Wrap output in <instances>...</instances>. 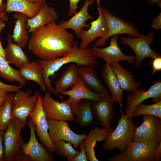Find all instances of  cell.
I'll list each match as a JSON object with an SVG mask.
<instances>
[{
  "instance_id": "obj_21",
  "label": "cell",
  "mask_w": 161,
  "mask_h": 161,
  "mask_svg": "<svg viewBox=\"0 0 161 161\" xmlns=\"http://www.w3.org/2000/svg\"><path fill=\"white\" fill-rule=\"evenodd\" d=\"M92 101L83 99L71 104L72 112L76 116L75 121L80 127L89 126L95 120L91 110Z\"/></svg>"
},
{
  "instance_id": "obj_46",
  "label": "cell",
  "mask_w": 161,
  "mask_h": 161,
  "mask_svg": "<svg viewBox=\"0 0 161 161\" xmlns=\"http://www.w3.org/2000/svg\"><path fill=\"white\" fill-rule=\"evenodd\" d=\"M5 13L0 14V19L3 20L4 22L8 21V18Z\"/></svg>"
},
{
  "instance_id": "obj_44",
  "label": "cell",
  "mask_w": 161,
  "mask_h": 161,
  "mask_svg": "<svg viewBox=\"0 0 161 161\" xmlns=\"http://www.w3.org/2000/svg\"><path fill=\"white\" fill-rule=\"evenodd\" d=\"M6 4L3 2V0H0V14L6 12Z\"/></svg>"
},
{
  "instance_id": "obj_29",
  "label": "cell",
  "mask_w": 161,
  "mask_h": 161,
  "mask_svg": "<svg viewBox=\"0 0 161 161\" xmlns=\"http://www.w3.org/2000/svg\"><path fill=\"white\" fill-rule=\"evenodd\" d=\"M6 12H16L26 15L29 18L35 16L42 4L34 3L27 0H7Z\"/></svg>"
},
{
  "instance_id": "obj_17",
  "label": "cell",
  "mask_w": 161,
  "mask_h": 161,
  "mask_svg": "<svg viewBox=\"0 0 161 161\" xmlns=\"http://www.w3.org/2000/svg\"><path fill=\"white\" fill-rule=\"evenodd\" d=\"M113 102L109 93L102 95L101 100L91 103V110L95 120L101 123L102 127L109 129L112 120Z\"/></svg>"
},
{
  "instance_id": "obj_15",
  "label": "cell",
  "mask_w": 161,
  "mask_h": 161,
  "mask_svg": "<svg viewBox=\"0 0 161 161\" xmlns=\"http://www.w3.org/2000/svg\"><path fill=\"white\" fill-rule=\"evenodd\" d=\"M41 97L40 94L35 109L28 117L35 125V130L39 140L49 151L53 153L55 151V147L49 135L48 123L43 108Z\"/></svg>"
},
{
  "instance_id": "obj_20",
  "label": "cell",
  "mask_w": 161,
  "mask_h": 161,
  "mask_svg": "<svg viewBox=\"0 0 161 161\" xmlns=\"http://www.w3.org/2000/svg\"><path fill=\"white\" fill-rule=\"evenodd\" d=\"M79 76L78 82L71 89L63 92L61 94L69 96L68 100L71 105L75 104L83 99L90 100L95 102L100 101L102 95L91 91Z\"/></svg>"
},
{
  "instance_id": "obj_33",
  "label": "cell",
  "mask_w": 161,
  "mask_h": 161,
  "mask_svg": "<svg viewBox=\"0 0 161 161\" xmlns=\"http://www.w3.org/2000/svg\"><path fill=\"white\" fill-rule=\"evenodd\" d=\"M55 149V152L59 156L67 158V160L72 161L77 156L80 151L75 150L69 142L64 140H59L53 143Z\"/></svg>"
},
{
  "instance_id": "obj_7",
  "label": "cell",
  "mask_w": 161,
  "mask_h": 161,
  "mask_svg": "<svg viewBox=\"0 0 161 161\" xmlns=\"http://www.w3.org/2000/svg\"><path fill=\"white\" fill-rule=\"evenodd\" d=\"M27 124L30 130V137L28 143L22 147V154L18 161H54L53 153L49 151L42 144H40L35 136V125L30 117Z\"/></svg>"
},
{
  "instance_id": "obj_14",
  "label": "cell",
  "mask_w": 161,
  "mask_h": 161,
  "mask_svg": "<svg viewBox=\"0 0 161 161\" xmlns=\"http://www.w3.org/2000/svg\"><path fill=\"white\" fill-rule=\"evenodd\" d=\"M109 38L110 45L105 47L100 48L95 44H92V48L94 57L95 58H102L108 64H111L122 61L133 64L136 59L135 56L126 55L122 52L117 42L120 38L119 35H113Z\"/></svg>"
},
{
  "instance_id": "obj_47",
  "label": "cell",
  "mask_w": 161,
  "mask_h": 161,
  "mask_svg": "<svg viewBox=\"0 0 161 161\" xmlns=\"http://www.w3.org/2000/svg\"><path fill=\"white\" fill-rule=\"evenodd\" d=\"M28 1L31 3H40L41 4H44L45 3V0H27Z\"/></svg>"
},
{
  "instance_id": "obj_43",
  "label": "cell",
  "mask_w": 161,
  "mask_h": 161,
  "mask_svg": "<svg viewBox=\"0 0 161 161\" xmlns=\"http://www.w3.org/2000/svg\"><path fill=\"white\" fill-rule=\"evenodd\" d=\"M155 161H160L161 160V142L159 143L154 153Z\"/></svg>"
},
{
  "instance_id": "obj_31",
  "label": "cell",
  "mask_w": 161,
  "mask_h": 161,
  "mask_svg": "<svg viewBox=\"0 0 161 161\" xmlns=\"http://www.w3.org/2000/svg\"><path fill=\"white\" fill-rule=\"evenodd\" d=\"M0 76L9 82L16 81L23 86L26 85V81L20 75L19 70L10 66L6 59L0 55Z\"/></svg>"
},
{
  "instance_id": "obj_28",
  "label": "cell",
  "mask_w": 161,
  "mask_h": 161,
  "mask_svg": "<svg viewBox=\"0 0 161 161\" xmlns=\"http://www.w3.org/2000/svg\"><path fill=\"white\" fill-rule=\"evenodd\" d=\"M13 16L16 20L12 35V38L14 41L23 48L29 40V33L27 30V27L26 20L28 18L25 14L19 12L14 13Z\"/></svg>"
},
{
  "instance_id": "obj_37",
  "label": "cell",
  "mask_w": 161,
  "mask_h": 161,
  "mask_svg": "<svg viewBox=\"0 0 161 161\" xmlns=\"http://www.w3.org/2000/svg\"><path fill=\"white\" fill-rule=\"evenodd\" d=\"M152 59L151 72L152 74H153L156 72L161 70V56L156 57Z\"/></svg>"
},
{
  "instance_id": "obj_48",
  "label": "cell",
  "mask_w": 161,
  "mask_h": 161,
  "mask_svg": "<svg viewBox=\"0 0 161 161\" xmlns=\"http://www.w3.org/2000/svg\"><path fill=\"white\" fill-rule=\"evenodd\" d=\"M50 0V1H51V0Z\"/></svg>"
},
{
  "instance_id": "obj_41",
  "label": "cell",
  "mask_w": 161,
  "mask_h": 161,
  "mask_svg": "<svg viewBox=\"0 0 161 161\" xmlns=\"http://www.w3.org/2000/svg\"><path fill=\"white\" fill-rule=\"evenodd\" d=\"M6 26V24L4 21L0 19V34L2 30ZM0 55L5 58L4 49L1 43L0 38Z\"/></svg>"
},
{
  "instance_id": "obj_10",
  "label": "cell",
  "mask_w": 161,
  "mask_h": 161,
  "mask_svg": "<svg viewBox=\"0 0 161 161\" xmlns=\"http://www.w3.org/2000/svg\"><path fill=\"white\" fill-rule=\"evenodd\" d=\"M49 135L53 143L59 140H64L70 143L74 148L78 150L79 144L86 138L87 135L84 132L77 134L69 128L68 121L47 119Z\"/></svg>"
},
{
  "instance_id": "obj_11",
  "label": "cell",
  "mask_w": 161,
  "mask_h": 161,
  "mask_svg": "<svg viewBox=\"0 0 161 161\" xmlns=\"http://www.w3.org/2000/svg\"><path fill=\"white\" fill-rule=\"evenodd\" d=\"M50 92H45L41 97L43 108L47 119L74 122V117L71 111V107L69 100L60 102L53 99Z\"/></svg>"
},
{
  "instance_id": "obj_45",
  "label": "cell",
  "mask_w": 161,
  "mask_h": 161,
  "mask_svg": "<svg viewBox=\"0 0 161 161\" xmlns=\"http://www.w3.org/2000/svg\"><path fill=\"white\" fill-rule=\"evenodd\" d=\"M148 1L150 4H157L160 8L161 7V0H147Z\"/></svg>"
},
{
  "instance_id": "obj_26",
  "label": "cell",
  "mask_w": 161,
  "mask_h": 161,
  "mask_svg": "<svg viewBox=\"0 0 161 161\" xmlns=\"http://www.w3.org/2000/svg\"><path fill=\"white\" fill-rule=\"evenodd\" d=\"M111 65L120 87L123 91L130 92L138 89L141 82L135 81L132 73L123 68L119 62L113 63Z\"/></svg>"
},
{
  "instance_id": "obj_23",
  "label": "cell",
  "mask_w": 161,
  "mask_h": 161,
  "mask_svg": "<svg viewBox=\"0 0 161 161\" xmlns=\"http://www.w3.org/2000/svg\"><path fill=\"white\" fill-rule=\"evenodd\" d=\"M102 75L105 83L110 90L112 101L118 103L121 108L123 106L122 93L124 91L120 87L117 79L111 64H105L103 66Z\"/></svg>"
},
{
  "instance_id": "obj_19",
  "label": "cell",
  "mask_w": 161,
  "mask_h": 161,
  "mask_svg": "<svg viewBox=\"0 0 161 161\" xmlns=\"http://www.w3.org/2000/svg\"><path fill=\"white\" fill-rule=\"evenodd\" d=\"M58 15L54 8L49 7L46 3L42 4L37 15L27 20L28 32L31 33L36 29L58 19Z\"/></svg>"
},
{
  "instance_id": "obj_4",
  "label": "cell",
  "mask_w": 161,
  "mask_h": 161,
  "mask_svg": "<svg viewBox=\"0 0 161 161\" xmlns=\"http://www.w3.org/2000/svg\"><path fill=\"white\" fill-rule=\"evenodd\" d=\"M27 123L13 116L3 135L4 161H18L25 143L20 132Z\"/></svg>"
},
{
  "instance_id": "obj_16",
  "label": "cell",
  "mask_w": 161,
  "mask_h": 161,
  "mask_svg": "<svg viewBox=\"0 0 161 161\" xmlns=\"http://www.w3.org/2000/svg\"><path fill=\"white\" fill-rule=\"evenodd\" d=\"M100 2V0H96L98 14L97 18L90 22V26L89 29L87 30L83 29L81 31L80 35L81 42L79 47L80 49H86L89 45L95 39L98 37H103L107 32V23L101 12Z\"/></svg>"
},
{
  "instance_id": "obj_40",
  "label": "cell",
  "mask_w": 161,
  "mask_h": 161,
  "mask_svg": "<svg viewBox=\"0 0 161 161\" xmlns=\"http://www.w3.org/2000/svg\"><path fill=\"white\" fill-rule=\"evenodd\" d=\"M5 131L0 130V161H4V149L3 143V138Z\"/></svg>"
},
{
  "instance_id": "obj_38",
  "label": "cell",
  "mask_w": 161,
  "mask_h": 161,
  "mask_svg": "<svg viewBox=\"0 0 161 161\" xmlns=\"http://www.w3.org/2000/svg\"><path fill=\"white\" fill-rule=\"evenodd\" d=\"M80 0H69L70 2V9L67 13L68 16H73L76 12V11L79 7L78 4Z\"/></svg>"
},
{
  "instance_id": "obj_1",
  "label": "cell",
  "mask_w": 161,
  "mask_h": 161,
  "mask_svg": "<svg viewBox=\"0 0 161 161\" xmlns=\"http://www.w3.org/2000/svg\"><path fill=\"white\" fill-rule=\"evenodd\" d=\"M55 21L41 27L31 33L28 48L41 59L53 60L66 55L71 50L73 35Z\"/></svg>"
},
{
  "instance_id": "obj_36",
  "label": "cell",
  "mask_w": 161,
  "mask_h": 161,
  "mask_svg": "<svg viewBox=\"0 0 161 161\" xmlns=\"http://www.w3.org/2000/svg\"><path fill=\"white\" fill-rule=\"evenodd\" d=\"M23 86L21 84L19 85H8L0 81V88L4 89L7 92H17L22 88Z\"/></svg>"
},
{
  "instance_id": "obj_39",
  "label": "cell",
  "mask_w": 161,
  "mask_h": 161,
  "mask_svg": "<svg viewBox=\"0 0 161 161\" xmlns=\"http://www.w3.org/2000/svg\"><path fill=\"white\" fill-rule=\"evenodd\" d=\"M151 27L154 30H159L161 28V13L152 20Z\"/></svg>"
},
{
  "instance_id": "obj_42",
  "label": "cell",
  "mask_w": 161,
  "mask_h": 161,
  "mask_svg": "<svg viewBox=\"0 0 161 161\" xmlns=\"http://www.w3.org/2000/svg\"><path fill=\"white\" fill-rule=\"evenodd\" d=\"M7 92L3 88H0V107L4 104L7 98Z\"/></svg>"
},
{
  "instance_id": "obj_3",
  "label": "cell",
  "mask_w": 161,
  "mask_h": 161,
  "mask_svg": "<svg viewBox=\"0 0 161 161\" xmlns=\"http://www.w3.org/2000/svg\"><path fill=\"white\" fill-rule=\"evenodd\" d=\"M120 112L121 116L116 128L103 140L104 143L102 145L105 151L118 148L120 152L125 151L133 140L135 126L132 119L127 118L122 108Z\"/></svg>"
},
{
  "instance_id": "obj_32",
  "label": "cell",
  "mask_w": 161,
  "mask_h": 161,
  "mask_svg": "<svg viewBox=\"0 0 161 161\" xmlns=\"http://www.w3.org/2000/svg\"><path fill=\"white\" fill-rule=\"evenodd\" d=\"M13 94H8L4 104L0 107V130L5 131L13 116L11 114Z\"/></svg>"
},
{
  "instance_id": "obj_30",
  "label": "cell",
  "mask_w": 161,
  "mask_h": 161,
  "mask_svg": "<svg viewBox=\"0 0 161 161\" xmlns=\"http://www.w3.org/2000/svg\"><path fill=\"white\" fill-rule=\"evenodd\" d=\"M78 69L75 64H71L63 73L60 78L55 82V91L61 94L74 86L78 80Z\"/></svg>"
},
{
  "instance_id": "obj_35",
  "label": "cell",
  "mask_w": 161,
  "mask_h": 161,
  "mask_svg": "<svg viewBox=\"0 0 161 161\" xmlns=\"http://www.w3.org/2000/svg\"><path fill=\"white\" fill-rule=\"evenodd\" d=\"M79 147L80 149L79 154L74 157L72 161H88L84 141L83 140L81 141L79 144Z\"/></svg>"
},
{
  "instance_id": "obj_5",
  "label": "cell",
  "mask_w": 161,
  "mask_h": 161,
  "mask_svg": "<svg viewBox=\"0 0 161 161\" xmlns=\"http://www.w3.org/2000/svg\"><path fill=\"white\" fill-rule=\"evenodd\" d=\"M100 9L106 21L108 30L104 37L96 41L95 44L96 47L104 46L107 39L114 35L127 34L134 37L140 36L139 31L130 21L124 22L120 18L112 15L108 9L104 7Z\"/></svg>"
},
{
  "instance_id": "obj_8",
  "label": "cell",
  "mask_w": 161,
  "mask_h": 161,
  "mask_svg": "<svg viewBox=\"0 0 161 161\" xmlns=\"http://www.w3.org/2000/svg\"><path fill=\"white\" fill-rule=\"evenodd\" d=\"M154 32H150L146 35L140 34L137 37L129 36L120 38L122 42L129 46L134 51L136 58L134 62L137 67L139 68L141 66V61L146 58L150 57L153 59L161 56L160 54L154 51L150 46L151 44L154 41Z\"/></svg>"
},
{
  "instance_id": "obj_12",
  "label": "cell",
  "mask_w": 161,
  "mask_h": 161,
  "mask_svg": "<svg viewBox=\"0 0 161 161\" xmlns=\"http://www.w3.org/2000/svg\"><path fill=\"white\" fill-rule=\"evenodd\" d=\"M32 92L31 89L26 92L20 90L13 95L12 115L26 123L30 113L35 109L40 95L36 92L31 96Z\"/></svg>"
},
{
  "instance_id": "obj_34",
  "label": "cell",
  "mask_w": 161,
  "mask_h": 161,
  "mask_svg": "<svg viewBox=\"0 0 161 161\" xmlns=\"http://www.w3.org/2000/svg\"><path fill=\"white\" fill-rule=\"evenodd\" d=\"M144 114L151 115L161 118V101L151 105L142 103L139 104L133 112L131 117H135Z\"/></svg>"
},
{
  "instance_id": "obj_24",
  "label": "cell",
  "mask_w": 161,
  "mask_h": 161,
  "mask_svg": "<svg viewBox=\"0 0 161 161\" xmlns=\"http://www.w3.org/2000/svg\"><path fill=\"white\" fill-rule=\"evenodd\" d=\"M7 44L4 49L5 59L9 63L20 68L30 63V61L22 49L17 43L12 41V35H7Z\"/></svg>"
},
{
  "instance_id": "obj_22",
  "label": "cell",
  "mask_w": 161,
  "mask_h": 161,
  "mask_svg": "<svg viewBox=\"0 0 161 161\" xmlns=\"http://www.w3.org/2000/svg\"><path fill=\"white\" fill-rule=\"evenodd\" d=\"M112 130V127L109 129L96 127L89 131L84 141L88 160L90 161H99L95 155V146L97 142H101L107 137Z\"/></svg>"
},
{
  "instance_id": "obj_18",
  "label": "cell",
  "mask_w": 161,
  "mask_h": 161,
  "mask_svg": "<svg viewBox=\"0 0 161 161\" xmlns=\"http://www.w3.org/2000/svg\"><path fill=\"white\" fill-rule=\"evenodd\" d=\"M95 0H86L84 4L80 10L76 12L72 17L67 21H60L59 24L65 29L72 30L77 37L80 38V33L83 28L89 27V24H86V21L89 19H94V18L90 15L88 12V7L94 3Z\"/></svg>"
},
{
  "instance_id": "obj_13",
  "label": "cell",
  "mask_w": 161,
  "mask_h": 161,
  "mask_svg": "<svg viewBox=\"0 0 161 161\" xmlns=\"http://www.w3.org/2000/svg\"><path fill=\"white\" fill-rule=\"evenodd\" d=\"M131 92V95L128 94L127 98L125 115L128 118H132V114L137 106L145 100L152 98V101L154 103L161 101V81L160 80L155 81L147 91L142 88L135 89Z\"/></svg>"
},
{
  "instance_id": "obj_6",
  "label": "cell",
  "mask_w": 161,
  "mask_h": 161,
  "mask_svg": "<svg viewBox=\"0 0 161 161\" xmlns=\"http://www.w3.org/2000/svg\"><path fill=\"white\" fill-rule=\"evenodd\" d=\"M159 144L132 141L125 151L110 157L109 161H155L154 153Z\"/></svg>"
},
{
  "instance_id": "obj_2",
  "label": "cell",
  "mask_w": 161,
  "mask_h": 161,
  "mask_svg": "<svg viewBox=\"0 0 161 161\" xmlns=\"http://www.w3.org/2000/svg\"><path fill=\"white\" fill-rule=\"evenodd\" d=\"M78 44L77 41H74L70 51L61 58L52 60L41 59L37 61L42 69L44 81L47 91L60 97L61 96L55 91L51 84L50 76L54 78L55 77V73L64 65L69 63H76L79 68L83 65L94 68L97 65L98 61L93 56L92 47L81 49L78 46Z\"/></svg>"
},
{
  "instance_id": "obj_25",
  "label": "cell",
  "mask_w": 161,
  "mask_h": 161,
  "mask_svg": "<svg viewBox=\"0 0 161 161\" xmlns=\"http://www.w3.org/2000/svg\"><path fill=\"white\" fill-rule=\"evenodd\" d=\"M78 74L85 84L92 91L102 95L109 93L93 68H79Z\"/></svg>"
},
{
  "instance_id": "obj_9",
  "label": "cell",
  "mask_w": 161,
  "mask_h": 161,
  "mask_svg": "<svg viewBox=\"0 0 161 161\" xmlns=\"http://www.w3.org/2000/svg\"><path fill=\"white\" fill-rule=\"evenodd\" d=\"M142 119V123L135 126L133 141L160 143L161 142V118L144 114Z\"/></svg>"
},
{
  "instance_id": "obj_27",
  "label": "cell",
  "mask_w": 161,
  "mask_h": 161,
  "mask_svg": "<svg viewBox=\"0 0 161 161\" xmlns=\"http://www.w3.org/2000/svg\"><path fill=\"white\" fill-rule=\"evenodd\" d=\"M20 76L25 81L36 82L45 92L47 91L44 81L42 69L37 62L32 61L20 67Z\"/></svg>"
}]
</instances>
